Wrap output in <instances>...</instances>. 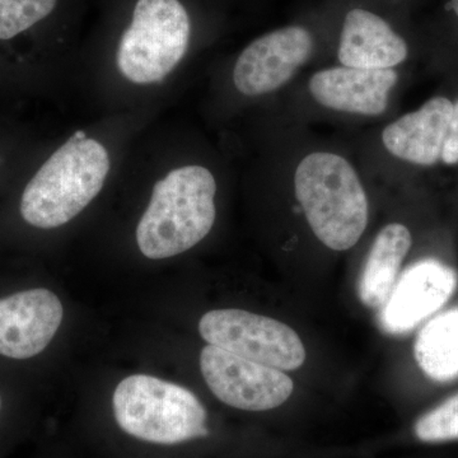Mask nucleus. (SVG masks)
<instances>
[{
	"label": "nucleus",
	"instance_id": "obj_1",
	"mask_svg": "<svg viewBox=\"0 0 458 458\" xmlns=\"http://www.w3.org/2000/svg\"><path fill=\"white\" fill-rule=\"evenodd\" d=\"M108 171L106 148L78 131L27 181L18 207L21 218L45 231L62 227L98 197Z\"/></svg>",
	"mask_w": 458,
	"mask_h": 458
},
{
	"label": "nucleus",
	"instance_id": "obj_2",
	"mask_svg": "<svg viewBox=\"0 0 458 458\" xmlns=\"http://www.w3.org/2000/svg\"><path fill=\"white\" fill-rule=\"evenodd\" d=\"M216 192L212 172L201 165L176 168L158 181L137 228L141 254L164 260L197 246L216 221Z\"/></svg>",
	"mask_w": 458,
	"mask_h": 458
},
{
	"label": "nucleus",
	"instance_id": "obj_3",
	"mask_svg": "<svg viewBox=\"0 0 458 458\" xmlns=\"http://www.w3.org/2000/svg\"><path fill=\"white\" fill-rule=\"evenodd\" d=\"M295 197L316 237L334 251L357 245L369 225V198L352 165L334 153L316 152L298 165Z\"/></svg>",
	"mask_w": 458,
	"mask_h": 458
},
{
	"label": "nucleus",
	"instance_id": "obj_4",
	"mask_svg": "<svg viewBox=\"0 0 458 458\" xmlns=\"http://www.w3.org/2000/svg\"><path fill=\"white\" fill-rule=\"evenodd\" d=\"M113 409L123 432L140 441L172 445L209 434L197 394L157 377H126L114 390Z\"/></svg>",
	"mask_w": 458,
	"mask_h": 458
},
{
	"label": "nucleus",
	"instance_id": "obj_5",
	"mask_svg": "<svg viewBox=\"0 0 458 458\" xmlns=\"http://www.w3.org/2000/svg\"><path fill=\"white\" fill-rule=\"evenodd\" d=\"M191 23L180 0H138L117 50L116 62L135 84L161 82L188 50Z\"/></svg>",
	"mask_w": 458,
	"mask_h": 458
},
{
	"label": "nucleus",
	"instance_id": "obj_6",
	"mask_svg": "<svg viewBox=\"0 0 458 458\" xmlns=\"http://www.w3.org/2000/svg\"><path fill=\"white\" fill-rule=\"evenodd\" d=\"M199 331L209 345L280 370L301 369L306 349L301 337L278 319L242 310L205 313Z\"/></svg>",
	"mask_w": 458,
	"mask_h": 458
},
{
	"label": "nucleus",
	"instance_id": "obj_7",
	"mask_svg": "<svg viewBox=\"0 0 458 458\" xmlns=\"http://www.w3.org/2000/svg\"><path fill=\"white\" fill-rule=\"evenodd\" d=\"M200 369L210 391L231 408L267 411L282 406L294 384L283 370L238 357L218 346H205Z\"/></svg>",
	"mask_w": 458,
	"mask_h": 458
},
{
	"label": "nucleus",
	"instance_id": "obj_8",
	"mask_svg": "<svg viewBox=\"0 0 458 458\" xmlns=\"http://www.w3.org/2000/svg\"><path fill=\"white\" fill-rule=\"evenodd\" d=\"M454 267L437 259L412 264L397 278L379 312V327L390 335H403L433 318L456 292Z\"/></svg>",
	"mask_w": 458,
	"mask_h": 458
},
{
	"label": "nucleus",
	"instance_id": "obj_9",
	"mask_svg": "<svg viewBox=\"0 0 458 458\" xmlns=\"http://www.w3.org/2000/svg\"><path fill=\"white\" fill-rule=\"evenodd\" d=\"M313 50L311 33L288 26L252 41L238 56L233 83L249 98L267 95L284 86L306 64Z\"/></svg>",
	"mask_w": 458,
	"mask_h": 458
},
{
	"label": "nucleus",
	"instance_id": "obj_10",
	"mask_svg": "<svg viewBox=\"0 0 458 458\" xmlns=\"http://www.w3.org/2000/svg\"><path fill=\"white\" fill-rule=\"evenodd\" d=\"M63 304L53 292L30 289L0 300V355L29 360L47 348L63 321Z\"/></svg>",
	"mask_w": 458,
	"mask_h": 458
},
{
	"label": "nucleus",
	"instance_id": "obj_11",
	"mask_svg": "<svg viewBox=\"0 0 458 458\" xmlns=\"http://www.w3.org/2000/svg\"><path fill=\"white\" fill-rule=\"evenodd\" d=\"M399 75L394 69L335 66L312 75L309 89L324 107L343 113L378 116L388 106V95Z\"/></svg>",
	"mask_w": 458,
	"mask_h": 458
},
{
	"label": "nucleus",
	"instance_id": "obj_12",
	"mask_svg": "<svg viewBox=\"0 0 458 458\" xmlns=\"http://www.w3.org/2000/svg\"><path fill=\"white\" fill-rule=\"evenodd\" d=\"M454 104L445 98H434L419 110L403 114L390 123L382 134L391 155L419 165L441 161Z\"/></svg>",
	"mask_w": 458,
	"mask_h": 458
},
{
	"label": "nucleus",
	"instance_id": "obj_13",
	"mask_svg": "<svg viewBox=\"0 0 458 458\" xmlns=\"http://www.w3.org/2000/svg\"><path fill=\"white\" fill-rule=\"evenodd\" d=\"M408 53L406 42L381 17L360 8L346 14L337 51L344 66L393 69Z\"/></svg>",
	"mask_w": 458,
	"mask_h": 458
},
{
	"label": "nucleus",
	"instance_id": "obj_14",
	"mask_svg": "<svg viewBox=\"0 0 458 458\" xmlns=\"http://www.w3.org/2000/svg\"><path fill=\"white\" fill-rule=\"evenodd\" d=\"M408 228L400 223L386 225L370 247L361 271L358 294L369 309H381L399 278L400 267L411 247Z\"/></svg>",
	"mask_w": 458,
	"mask_h": 458
},
{
	"label": "nucleus",
	"instance_id": "obj_15",
	"mask_svg": "<svg viewBox=\"0 0 458 458\" xmlns=\"http://www.w3.org/2000/svg\"><path fill=\"white\" fill-rule=\"evenodd\" d=\"M414 355L424 375L439 384L458 379V307L437 313L418 333Z\"/></svg>",
	"mask_w": 458,
	"mask_h": 458
},
{
	"label": "nucleus",
	"instance_id": "obj_16",
	"mask_svg": "<svg viewBox=\"0 0 458 458\" xmlns=\"http://www.w3.org/2000/svg\"><path fill=\"white\" fill-rule=\"evenodd\" d=\"M56 4L57 0H0V45L44 22Z\"/></svg>",
	"mask_w": 458,
	"mask_h": 458
},
{
	"label": "nucleus",
	"instance_id": "obj_17",
	"mask_svg": "<svg viewBox=\"0 0 458 458\" xmlns=\"http://www.w3.org/2000/svg\"><path fill=\"white\" fill-rule=\"evenodd\" d=\"M412 436L427 445L458 442V394L421 414L412 426Z\"/></svg>",
	"mask_w": 458,
	"mask_h": 458
},
{
	"label": "nucleus",
	"instance_id": "obj_18",
	"mask_svg": "<svg viewBox=\"0 0 458 458\" xmlns=\"http://www.w3.org/2000/svg\"><path fill=\"white\" fill-rule=\"evenodd\" d=\"M442 161L445 165L458 164V99L454 102V110H452L450 128L443 147Z\"/></svg>",
	"mask_w": 458,
	"mask_h": 458
},
{
	"label": "nucleus",
	"instance_id": "obj_19",
	"mask_svg": "<svg viewBox=\"0 0 458 458\" xmlns=\"http://www.w3.org/2000/svg\"><path fill=\"white\" fill-rule=\"evenodd\" d=\"M448 7H450L458 17V0H451L450 5H448Z\"/></svg>",
	"mask_w": 458,
	"mask_h": 458
},
{
	"label": "nucleus",
	"instance_id": "obj_20",
	"mask_svg": "<svg viewBox=\"0 0 458 458\" xmlns=\"http://www.w3.org/2000/svg\"><path fill=\"white\" fill-rule=\"evenodd\" d=\"M2 164H3V157H2V150H0V170H2Z\"/></svg>",
	"mask_w": 458,
	"mask_h": 458
},
{
	"label": "nucleus",
	"instance_id": "obj_21",
	"mask_svg": "<svg viewBox=\"0 0 458 458\" xmlns=\"http://www.w3.org/2000/svg\"><path fill=\"white\" fill-rule=\"evenodd\" d=\"M0 405H2V403H0Z\"/></svg>",
	"mask_w": 458,
	"mask_h": 458
}]
</instances>
